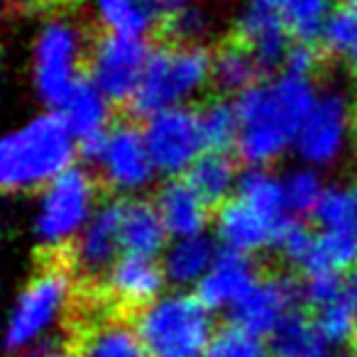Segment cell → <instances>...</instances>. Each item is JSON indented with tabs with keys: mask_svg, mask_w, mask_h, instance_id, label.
<instances>
[{
	"mask_svg": "<svg viewBox=\"0 0 357 357\" xmlns=\"http://www.w3.org/2000/svg\"><path fill=\"white\" fill-rule=\"evenodd\" d=\"M298 298H301V289L291 279L282 274H269V277H259L252 291L230 313L235 326L259 337H269L291 316Z\"/></svg>",
	"mask_w": 357,
	"mask_h": 357,
	"instance_id": "7c38bea8",
	"label": "cell"
},
{
	"mask_svg": "<svg viewBox=\"0 0 357 357\" xmlns=\"http://www.w3.org/2000/svg\"><path fill=\"white\" fill-rule=\"evenodd\" d=\"M269 350L272 357H323L328 352V340L316 318L294 311L269 335Z\"/></svg>",
	"mask_w": 357,
	"mask_h": 357,
	"instance_id": "d4e9b609",
	"label": "cell"
},
{
	"mask_svg": "<svg viewBox=\"0 0 357 357\" xmlns=\"http://www.w3.org/2000/svg\"><path fill=\"white\" fill-rule=\"evenodd\" d=\"M289 37L291 35L284 27V22L262 0H252L238 22V42H243L252 52L262 69L284 66L289 50H291Z\"/></svg>",
	"mask_w": 357,
	"mask_h": 357,
	"instance_id": "d6986e66",
	"label": "cell"
},
{
	"mask_svg": "<svg viewBox=\"0 0 357 357\" xmlns=\"http://www.w3.org/2000/svg\"><path fill=\"white\" fill-rule=\"evenodd\" d=\"M120 213L123 201H110L98 208L86 230L71 248V257L79 272L89 277L105 274L123 257V233H120Z\"/></svg>",
	"mask_w": 357,
	"mask_h": 357,
	"instance_id": "5bb4252c",
	"label": "cell"
},
{
	"mask_svg": "<svg viewBox=\"0 0 357 357\" xmlns=\"http://www.w3.org/2000/svg\"><path fill=\"white\" fill-rule=\"evenodd\" d=\"M316 66H318V54H316V50H313V45H308V42H294L287 54V61H284L287 74L311 79Z\"/></svg>",
	"mask_w": 357,
	"mask_h": 357,
	"instance_id": "74e56055",
	"label": "cell"
},
{
	"mask_svg": "<svg viewBox=\"0 0 357 357\" xmlns=\"http://www.w3.org/2000/svg\"><path fill=\"white\" fill-rule=\"evenodd\" d=\"M313 235H316V230L306 228L303 223H298V220L291 218L282 228V233H279L277 245H274V248L282 252V257L287 259L289 264H294V267L301 269L303 262H306V257H308V250H311Z\"/></svg>",
	"mask_w": 357,
	"mask_h": 357,
	"instance_id": "8d00e7d4",
	"label": "cell"
},
{
	"mask_svg": "<svg viewBox=\"0 0 357 357\" xmlns=\"http://www.w3.org/2000/svg\"><path fill=\"white\" fill-rule=\"evenodd\" d=\"M213 54L199 45H172L152 52L147 71L135 96V110L154 115L159 110L181 108L211 84Z\"/></svg>",
	"mask_w": 357,
	"mask_h": 357,
	"instance_id": "8992f818",
	"label": "cell"
},
{
	"mask_svg": "<svg viewBox=\"0 0 357 357\" xmlns=\"http://www.w3.org/2000/svg\"><path fill=\"white\" fill-rule=\"evenodd\" d=\"M352 194H355V208H357V184L352 186ZM355 233H357V215H355Z\"/></svg>",
	"mask_w": 357,
	"mask_h": 357,
	"instance_id": "7bdbcfd3",
	"label": "cell"
},
{
	"mask_svg": "<svg viewBox=\"0 0 357 357\" xmlns=\"http://www.w3.org/2000/svg\"><path fill=\"white\" fill-rule=\"evenodd\" d=\"M238 199L257 208L259 213L269 215L274 220H289L287 199H284V181L267 167H250L240 176L238 184Z\"/></svg>",
	"mask_w": 357,
	"mask_h": 357,
	"instance_id": "83f0119b",
	"label": "cell"
},
{
	"mask_svg": "<svg viewBox=\"0 0 357 357\" xmlns=\"http://www.w3.org/2000/svg\"><path fill=\"white\" fill-rule=\"evenodd\" d=\"M76 152L79 139L59 113L35 115L0 142V184L13 194H37L74 169Z\"/></svg>",
	"mask_w": 357,
	"mask_h": 357,
	"instance_id": "7a4b0ae2",
	"label": "cell"
},
{
	"mask_svg": "<svg viewBox=\"0 0 357 357\" xmlns=\"http://www.w3.org/2000/svg\"><path fill=\"white\" fill-rule=\"evenodd\" d=\"M284 181V199H287V208L294 215H306L316 211L318 201L323 199L328 186L323 184L321 169H313L308 164H298V167L289 169L282 176Z\"/></svg>",
	"mask_w": 357,
	"mask_h": 357,
	"instance_id": "4dcf8cb0",
	"label": "cell"
},
{
	"mask_svg": "<svg viewBox=\"0 0 357 357\" xmlns=\"http://www.w3.org/2000/svg\"><path fill=\"white\" fill-rule=\"evenodd\" d=\"M149 357H206L215 337V321L199 294L164 291L135 318Z\"/></svg>",
	"mask_w": 357,
	"mask_h": 357,
	"instance_id": "3957f363",
	"label": "cell"
},
{
	"mask_svg": "<svg viewBox=\"0 0 357 357\" xmlns=\"http://www.w3.org/2000/svg\"><path fill=\"white\" fill-rule=\"evenodd\" d=\"M262 71L255 54L243 42H228L213 54V76L211 84L223 93H248L252 86H257V76Z\"/></svg>",
	"mask_w": 357,
	"mask_h": 357,
	"instance_id": "cb8c5ba5",
	"label": "cell"
},
{
	"mask_svg": "<svg viewBox=\"0 0 357 357\" xmlns=\"http://www.w3.org/2000/svg\"><path fill=\"white\" fill-rule=\"evenodd\" d=\"M15 357H76L64 342L59 340H45V342H37V345H30L25 350L15 352Z\"/></svg>",
	"mask_w": 357,
	"mask_h": 357,
	"instance_id": "f35d334b",
	"label": "cell"
},
{
	"mask_svg": "<svg viewBox=\"0 0 357 357\" xmlns=\"http://www.w3.org/2000/svg\"><path fill=\"white\" fill-rule=\"evenodd\" d=\"M352 144H355V149H357V120H355V135H352Z\"/></svg>",
	"mask_w": 357,
	"mask_h": 357,
	"instance_id": "ee69618b",
	"label": "cell"
},
{
	"mask_svg": "<svg viewBox=\"0 0 357 357\" xmlns=\"http://www.w3.org/2000/svg\"><path fill=\"white\" fill-rule=\"evenodd\" d=\"M96 10L108 32H118V35L144 40V35L157 27L147 0H96Z\"/></svg>",
	"mask_w": 357,
	"mask_h": 357,
	"instance_id": "f546056e",
	"label": "cell"
},
{
	"mask_svg": "<svg viewBox=\"0 0 357 357\" xmlns=\"http://www.w3.org/2000/svg\"><path fill=\"white\" fill-rule=\"evenodd\" d=\"M347 301H350L352 311L357 316V267L352 269V274L347 277Z\"/></svg>",
	"mask_w": 357,
	"mask_h": 357,
	"instance_id": "ab89813d",
	"label": "cell"
},
{
	"mask_svg": "<svg viewBox=\"0 0 357 357\" xmlns=\"http://www.w3.org/2000/svg\"><path fill=\"white\" fill-rule=\"evenodd\" d=\"M169 238L204 235L208 225V201L189 184V178H167L154 199Z\"/></svg>",
	"mask_w": 357,
	"mask_h": 357,
	"instance_id": "ac0fdd59",
	"label": "cell"
},
{
	"mask_svg": "<svg viewBox=\"0 0 357 357\" xmlns=\"http://www.w3.org/2000/svg\"><path fill=\"white\" fill-rule=\"evenodd\" d=\"M201 132L208 152H228L230 147H238L240 139V113L238 103L230 100H211L199 110Z\"/></svg>",
	"mask_w": 357,
	"mask_h": 357,
	"instance_id": "f1b7e54d",
	"label": "cell"
},
{
	"mask_svg": "<svg viewBox=\"0 0 357 357\" xmlns=\"http://www.w3.org/2000/svg\"><path fill=\"white\" fill-rule=\"evenodd\" d=\"M257 282L259 274L248 255L223 250L199 284V296L211 311H233Z\"/></svg>",
	"mask_w": 357,
	"mask_h": 357,
	"instance_id": "2e32d148",
	"label": "cell"
},
{
	"mask_svg": "<svg viewBox=\"0 0 357 357\" xmlns=\"http://www.w3.org/2000/svg\"><path fill=\"white\" fill-rule=\"evenodd\" d=\"M149 56L152 52L142 37L108 32L100 40H96L89 52L91 81L113 103L135 100L144 71H147Z\"/></svg>",
	"mask_w": 357,
	"mask_h": 357,
	"instance_id": "8fae6325",
	"label": "cell"
},
{
	"mask_svg": "<svg viewBox=\"0 0 357 357\" xmlns=\"http://www.w3.org/2000/svg\"><path fill=\"white\" fill-rule=\"evenodd\" d=\"M164 269L159 259L123 255L108 272L103 274V287L113 301L120 306L144 308L164 294Z\"/></svg>",
	"mask_w": 357,
	"mask_h": 357,
	"instance_id": "9a60e30c",
	"label": "cell"
},
{
	"mask_svg": "<svg viewBox=\"0 0 357 357\" xmlns=\"http://www.w3.org/2000/svg\"><path fill=\"white\" fill-rule=\"evenodd\" d=\"M355 194L345 186H328L323 199L318 201L316 211H313V220H316L318 230H328V233L355 230Z\"/></svg>",
	"mask_w": 357,
	"mask_h": 357,
	"instance_id": "1f68e13d",
	"label": "cell"
},
{
	"mask_svg": "<svg viewBox=\"0 0 357 357\" xmlns=\"http://www.w3.org/2000/svg\"><path fill=\"white\" fill-rule=\"evenodd\" d=\"M243 174L238 172L235 159L225 152H204L199 162L186 174L189 184L208 201L211 206L228 204L238 194V184Z\"/></svg>",
	"mask_w": 357,
	"mask_h": 357,
	"instance_id": "603a6c76",
	"label": "cell"
},
{
	"mask_svg": "<svg viewBox=\"0 0 357 357\" xmlns=\"http://www.w3.org/2000/svg\"><path fill=\"white\" fill-rule=\"evenodd\" d=\"M120 233H123V252L137 257H162L167 250V225L159 215L157 206L142 199L123 201L120 213Z\"/></svg>",
	"mask_w": 357,
	"mask_h": 357,
	"instance_id": "ffe728a7",
	"label": "cell"
},
{
	"mask_svg": "<svg viewBox=\"0 0 357 357\" xmlns=\"http://www.w3.org/2000/svg\"><path fill=\"white\" fill-rule=\"evenodd\" d=\"M110 103L113 100L93 81L81 79L61 98V103L56 105V113L71 130V135L79 139V144L89 149L110 130Z\"/></svg>",
	"mask_w": 357,
	"mask_h": 357,
	"instance_id": "e0dca14e",
	"label": "cell"
},
{
	"mask_svg": "<svg viewBox=\"0 0 357 357\" xmlns=\"http://www.w3.org/2000/svg\"><path fill=\"white\" fill-rule=\"evenodd\" d=\"M318 91L311 79L284 74L257 84L238 98V154L250 167H269L294 149L296 135L311 113Z\"/></svg>",
	"mask_w": 357,
	"mask_h": 357,
	"instance_id": "6da1fadb",
	"label": "cell"
},
{
	"mask_svg": "<svg viewBox=\"0 0 357 357\" xmlns=\"http://www.w3.org/2000/svg\"><path fill=\"white\" fill-rule=\"evenodd\" d=\"M76 357H149L135 323L103 318L84 333Z\"/></svg>",
	"mask_w": 357,
	"mask_h": 357,
	"instance_id": "7402d4cb",
	"label": "cell"
},
{
	"mask_svg": "<svg viewBox=\"0 0 357 357\" xmlns=\"http://www.w3.org/2000/svg\"><path fill=\"white\" fill-rule=\"evenodd\" d=\"M142 132L157 172L169 178L189 174L201 154L208 152L201 132L199 113L189 105L147 115Z\"/></svg>",
	"mask_w": 357,
	"mask_h": 357,
	"instance_id": "30bf717a",
	"label": "cell"
},
{
	"mask_svg": "<svg viewBox=\"0 0 357 357\" xmlns=\"http://www.w3.org/2000/svg\"><path fill=\"white\" fill-rule=\"evenodd\" d=\"M357 40V6H337L331 10L321 32V45L335 54H350Z\"/></svg>",
	"mask_w": 357,
	"mask_h": 357,
	"instance_id": "836d02e7",
	"label": "cell"
},
{
	"mask_svg": "<svg viewBox=\"0 0 357 357\" xmlns=\"http://www.w3.org/2000/svg\"><path fill=\"white\" fill-rule=\"evenodd\" d=\"M316 323L321 328L323 337L328 340V345L333 347H342L345 342H350L357 333V316L352 311L347 296L342 301L333 303V306H326L321 311H316Z\"/></svg>",
	"mask_w": 357,
	"mask_h": 357,
	"instance_id": "e575fe53",
	"label": "cell"
},
{
	"mask_svg": "<svg viewBox=\"0 0 357 357\" xmlns=\"http://www.w3.org/2000/svg\"><path fill=\"white\" fill-rule=\"evenodd\" d=\"M323 357H357V355H352V352L342 350V347H335V350H328Z\"/></svg>",
	"mask_w": 357,
	"mask_h": 357,
	"instance_id": "60d3db41",
	"label": "cell"
},
{
	"mask_svg": "<svg viewBox=\"0 0 357 357\" xmlns=\"http://www.w3.org/2000/svg\"><path fill=\"white\" fill-rule=\"evenodd\" d=\"M76 296V282L64 267H45L17 291L6 323V345L20 352L37 342L52 340L66 321Z\"/></svg>",
	"mask_w": 357,
	"mask_h": 357,
	"instance_id": "5b68a950",
	"label": "cell"
},
{
	"mask_svg": "<svg viewBox=\"0 0 357 357\" xmlns=\"http://www.w3.org/2000/svg\"><path fill=\"white\" fill-rule=\"evenodd\" d=\"M347 56H350V64L355 66V71H357V40H355V45H352V50H350V54H347Z\"/></svg>",
	"mask_w": 357,
	"mask_h": 357,
	"instance_id": "b9f144b4",
	"label": "cell"
},
{
	"mask_svg": "<svg viewBox=\"0 0 357 357\" xmlns=\"http://www.w3.org/2000/svg\"><path fill=\"white\" fill-rule=\"evenodd\" d=\"M301 301H306L313 311L342 301L347 296V282L340 274H306L301 287Z\"/></svg>",
	"mask_w": 357,
	"mask_h": 357,
	"instance_id": "d590c367",
	"label": "cell"
},
{
	"mask_svg": "<svg viewBox=\"0 0 357 357\" xmlns=\"http://www.w3.org/2000/svg\"><path fill=\"white\" fill-rule=\"evenodd\" d=\"M206 357H272L269 342L240 326H230L215 333Z\"/></svg>",
	"mask_w": 357,
	"mask_h": 357,
	"instance_id": "d6a6232c",
	"label": "cell"
},
{
	"mask_svg": "<svg viewBox=\"0 0 357 357\" xmlns=\"http://www.w3.org/2000/svg\"><path fill=\"white\" fill-rule=\"evenodd\" d=\"M289 220L282 223V220L269 218L250 204H245L243 199L233 196L228 204L220 206L218 215H215V238L230 252L252 257V255L264 252L277 245L279 233Z\"/></svg>",
	"mask_w": 357,
	"mask_h": 357,
	"instance_id": "4fadbf2b",
	"label": "cell"
},
{
	"mask_svg": "<svg viewBox=\"0 0 357 357\" xmlns=\"http://www.w3.org/2000/svg\"><path fill=\"white\" fill-rule=\"evenodd\" d=\"M350 3H352V6H357V0H350Z\"/></svg>",
	"mask_w": 357,
	"mask_h": 357,
	"instance_id": "f6af8a7d",
	"label": "cell"
},
{
	"mask_svg": "<svg viewBox=\"0 0 357 357\" xmlns=\"http://www.w3.org/2000/svg\"><path fill=\"white\" fill-rule=\"evenodd\" d=\"M215 257H218L215 245L206 235H194V238H174L162 252L159 262L167 282L186 291L189 287H199L204 282Z\"/></svg>",
	"mask_w": 357,
	"mask_h": 357,
	"instance_id": "44dd1931",
	"label": "cell"
},
{
	"mask_svg": "<svg viewBox=\"0 0 357 357\" xmlns=\"http://www.w3.org/2000/svg\"><path fill=\"white\" fill-rule=\"evenodd\" d=\"M357 264V233H328L316 230L311 250L303 262V274H342Z\"/></svg>",
	"mask_w": 357,
	"mask_h": 357,
	"instance_id": "484cf974",
	"label": "cell"
},
{
	"mask_svg": "<svg viewBox=\"0 0 357 357\" xmlns=\"http://www.w3.org/2000/svg\"><path fill=\"white\" fill-rule=\"evenodd\" d=\"M98 178L118 196L137 199L157 178V167L144 142V132L120 123L89 147Z\"/></svg>",
	"mask_w": 357,
	"mask_h": 357,
	"instance_id": "ba28073f",
	"label": "cell"
},
{
	"mask_svg": "<svg viewBox=\"0 0 357 357\" xmlns=\"http://www.w3.org/2000/svg\"><path fill=\"white\" fill-rule=\"evenodd\" d=\"M84 37L74 22L56 17L42 25L32 50V84L40 100L59 105L81 81Z\"/></svg>",
	"mask_w": 357,
	"mask_h": 357,
	"instance_id": "52a82bcc",
	"label": "cell"
},
{
	"mask_svg": "<svg viewBox=\"0 0 357 357\" xmlns=\"http://www.w3.org/2000/svg\"><path fill=\"white\" fill-rule=\"evenodd\" d=\"M355 135V118L347 96L337 89L318 91L311 113L306 115L294 142V152L313 169L335 167L345 157Z\"/></svg>",
	"mask_w": 357,
	"mask_h": 357,
	"instance_id": "9c48e42d",
	"label": "cell"
},
{
	"mask_svg": "<svg viewBox=\"0 0 357 357\" xmlns=\"http://www.w3.org/2000/svg\"><path fill=\"white\" fill-rule=\"evenodd\" d=\"M284 22L296 42H321V32L331 15V0H262Z\"/></svg>",
	"mask_w": 357,
	"mask_h": 357,
	"instance_id": "4316f807",
	"label": "cell"
},
{
	"mask_svg": "<svg viewBox=\"0 0 357 357\" xmlns=\"http://www.w3.org/2000/svg\"><path fill=\"white\" fill-rule=\"evenodd\" d=\"M98 181L81 167L69 169L37 191L30 213V233L47 252L74 248L86 225L98 213Z\"/></svg>",
	"mask_w": 357,
	"mask_h": 357,
	"instance_id": "277c9868",
	"label": "cell"
}]
</instances>
